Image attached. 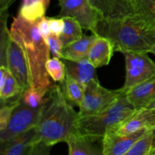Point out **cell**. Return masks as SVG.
Masks as SVG:
<instances>
[{"label":"cell","instance_id":"cell-13","mask_svg":"<svg viewBox=\"0 0 155 155\" xmlns=\"http://www.w3.org/2000/svg\"><path fill=\"white\" fill-rule=\"evenodd\" d=\"M129 102L137 109L151 106L155 101V76L126 92Z\"/></svg>","mask_w":155,"mask_h":155},{"label":"cell","instance_id":"cell-8","mask_svg":"<svg viewBox=\"0 0 155 155\" xmlns=\"http://www.w3.org/2000/svg\"><path fill=\"white\" fill-rule=\"evenodd\" d=\"M58 2L61 7L59 18H76L85 30L92 31L97 21L102 18L88 0H58Z\"/></svg>","mask_w":155,"mask_h":155},{"label":"cell","instance_id":"cell-2","mask_svg":"<svg viewBox=\"0 0 155 155\" xmlns=\"http://www.w3.org/2000/svg\"><path fill=\"white\" fill-rule=\"evenodd\" d=\"M78 119L79 113L67 100L60 85L54 84L45 96L35 142L41 141L51 146L66 142L77 132Z\"/></svg>","mask_w":155,"mask_h":155},{"label":"cell","instance_id":"cell-25","mask_svg":"<svg viewBox=\"0 0 155 155\" xmlns=\"http://www.w3.org/2000/svg\"><path fill=\"white\" fill-rule=\"evenodd\" d=\"M19 99L21 103L30 108L42 109L45 101V96L36 89L29 87L21 92Z\"/></svg>","mask_w":155,"mask_h":155},{"label":"cell","instance_id":"cell-27","mask_svg":"<svg viewBox=\"0 0 155 155\" xmlns=\"http://www.w3.org/2000/svg\"><path fill=\"white\" fill-rule=\"evenodd\" d=\"M19 102V98L12 101H1L0 109V131H2L8 125L12 114L17 104Z\"/></svg>","mask_w":155,"mask_h":155},{"label":"cell","instance_id":"cell-35","mask_svg":"<svg viewBox=\"0 0 155 155\" xmlns=\"http://www.w3.org/2000/svg\"><path fill=\"white\" fill-rule=\"evenodd\" d=\"M149 107H155V101L154 103H152V104H151V106H149Z\"/></svg>","mask_w":155,"mask_h":155},{"label":"cell","instance_id":"cell-12","mask_svg":"<svg viewBox=\"0 0 155 155\" xmlns=\"http://www.w3.org/2000/svg\"><path fill=\"white\" fill-rule=\"evenodd\" d=\"M104 18H120L134 15L131 0H88Z\"/></svg>","mask_w":155,"mask_h":155},{"label":"cell","instance_id":"cell-6","mask_svg":"<svg viewBox=\"0 0 155 155\" xmlns=\"http://www.w3.org/2000/svg\"><path fill=\"white\" fill-rule=\"evenodd\" d=\"M126 78L121 90L127 91L155 76V62L147 52H124Z\"/></svg>","mask_w":155,"mask_h":155},{"label":"cell","instance_id":"cell-3","mask_svg":"<svg viewBox=\"0 0 155 155\" xmlns=\"http://www.w3.org/2000/svg\"><path fill=\"white\" fill-rule=\"evenodd\" d=\"M109 39L116 51L151 52L155 45V30L136 15L120 18H101L92 31Z\"/></svg>","mask_w":155,"mask_h":155},{"label":"cell","instance_id":"cell-19","mask_svg":"<svg viewBox=\"0 0 155 155\" xmlns=\"http://www.w3.org/2000/svg\"><path fill=\"white\" fill-rule=\"evenodd\" d=\"M22 92L16 79L7 67L0 66V98L1 101L19 98Z\"/></svg>","mask_w":155,"mask_h":155},{"label":"cell","instance_id":"cell-1","mask_svg":"<svg viewBox=\"0 0 155 155\" xmlns=\"http://www.w3.org/2000/svg\"><path fill=\"white\" fill-rule=\"evenodd\" d=\"M10 36L24 51L30 87L45 96L54 85L46 71V63L51 58V53L46 41L38 30L36 21H27L18 14L11 25Z\"/></svg>","mask_w":155,"mask_h":155},{"label":"cell","instance_id":"cell-15","mask_svg":"<svg viewBox=\"0 0 155 155\" xmlns=\"http://www.w3.org/2000/svg\"><path fill=\"white\" fill-rule=\"evenodd\" d=\"M36 127L20 136L1 142L0 155H27L35 142Z\"/></svg>","mask_w":155,"mask_h":155},{"label":"cell","instance_id":"cell-36","mask_svg":"<svg viewBox=\"0 0 155 155\" xmlns=\"http://www.w3.org/2000/svg\"><path fill=\"white\" fill-rule=\"evenodd\" d=\"M153 155H155V151H154V154H153Z\"/></svg>","mask_w":155,"mask_h":155},{"label":"cell","instance_id":"cell-29","mask_svg":"<svg viewBox=\"0 0 155 155\" xmlns=\"http://www.w3.org/2000/svg\"><path fill=\"white\" fill-rule=\"evenodd\" d=\"M51 147L52 146L41 141L36 142L33 144L27 155H50Z\"/></svg>","mask_w":155,"mask_h":155},{"label":"cell","instance_id":"cell-17","mask_svg":"<svg viewBox=\"0 0 155 155\" xmlns=\"http://www.w3.org/2000/svg\"><path fill=\"white\" fill-rule=\"evenodd\" d=\"M114 51V47L109 39L97 36L89 49L87 58L95 68H101L110 63Z\"/></svg>","mask_w":155,"mask_h":155},{"label":"cell","instance_id":"cell-7","mask_svg":"<svg viewBox=\"0 0 155 155\" xmlns=\"http://www.w3.org/2000/svg\"><path fill=\"white\" fill-rule=\"evenodd\" d=\"M41 109H33L20 101L12 114L8 125L0 131V142H5L35 128L40 118Z\"/></svg>","mask_w":155,"mask_h":155},{"label":"cell","instance_id":"cell-28","mask_svg":"<svg viewBox=\"0 0 155 155\" xmlns=\"http://www.w3.org/2000/svg\"><path fill=\"white\" fill-rule=\"evenodd\" d=\"M45 39L48 44V47H49L50 53H51V56L62 59L64 47L61 42L60 37L51 33Z\"/></svg>","mask_w":155,"mask_h":155},{"label":"cell","instance_id":"cell-24","mask_svg":"<svg viewBox=\"0 0 155 155\" xmlns=\"http://www.w3.org/2000/svg\"><path fill=\"white\" fill-rule=\"evenodd\" d=\"M46 71L54 82L62 83L66 78V68L62 59L52 57L47 61Z\"/></svg>","mask_w":155,"mask_h":155},{"label":"cell","instance_id":"cell-10","mask_svg":"<svg viewBox=\"0 0 155 155\" xmlns=\"http://www.w3.org/2000/svg\"><path fill=\"white\" fill-rule=\"evenodd\" d=\"M151 132L143 130L129 135H119L109 131L101 139L103 155H124L143 136Z\"/></svg>","mask_w":155,"mask_h":155},{"label":"cell","instance_id":"cell-14","mask_svg":"<svg viewBox=\"0 0 155 155\" xmlns=\"http://www.w3.org/2000/svg\"><path fill=\"white\" fill-rule=\"evenodd\" d=\"M66 68V74L78 82L85 89L91 81L98 80L96 68L88 60V58L80 61H71L63 58Z\"/></svg>","mask_w":155,"mask_h":155},{"label":"cell","instance_id":"cell-34","mask_svg":"<svg viewBox=\"0 0 155 155\" xmlns=\"http://www.w3.org/2000/svg\"><path fill=\"white\" fill-rule=\"evenodd\" d=\"M150 53H152L153 54H154V55H155V45H154V47H153V48H152V49H151V52H150Z\"/></svg>","mask_w":155,"mask_h":155},{"label":"cell","instance_id":"cell-31","mask_svg":"<svg viewBox=\"0 0 155 155\" xmlns=\"http://www.w3.org/2000/svg\"><path fill=\"white\" fill-rule=\"evenodd\" d=\"M36 26H37L39 33L44 39L48 37L51 33V29H50L49 21H48V18H47V17L44 16L42 18L36 21Z\"/></svg>","mask_w":155,"mask_h":155},{"label":"cell","instance_id":"cell-11","mask_svg":"<svg viewBox=\"0 0 155 155\" xmlns=\"http://www.w3.org/2000/svg\"><path fill=\"white\" fill-rule=\"evenodd\" d=\"M154 129L155 107H147L135 110L111 131L119 135H129L143 130L153 131Z\"/></svg>","mask_w":155,"mask_h":155},{"label":"cell","instance_id":"cell-21","mask_svg":"<svg viewBox=\"0 0 155 155\" xmlns=\"http://www.w3.org/2000/svg\"><path fill=\"white\" fill-rule=\"evenodd\" d=\"M64 27L60 35V39L63 47L80 39L83 34V27L76 18L72 17H63Z\"/></svg>","mask_w":155,"mask_h":155},{"label":"cell","instance_id":"cell-18","mask_svg":"<svg viewBox=\"0 0 155 155\" xmlns=\"http://www.w3.org/2000/svg\"><path fill=\"white\" fill-rule=\"evenodd\" d=\"M97 38L96 35H83L80 39L64 47L63 58L71 61H80L86 59L92 43Z\"/></svg>","mask_w":155,"mask_h":155},{"label":"cell","instance_id":"cell-4","mask_svg":"<svg viewBox=\"0 0 155 155\" xmlns=\"http://www.w3.org/2000/svg\"><path fill=\"white\" fill-rule=\"evenodd\" d=\"M136 110L124 93L113 105L104 111L79 117L77 130L81 134L101 140L107 132L116 129Z\"/></svg>","mask_w":155,"mask_h":155},{"label":"cell","instance_id":"cell-30","mask_svg":"<svg viewBox=\"0 0 155 155\" xmlns=\"http://www.w3.org/2000/svg\"><path fill=\"white\" fill-rule=\"evenodd\" d=\"M50 29L52 34L60 36L64 27V23L62 18H48Z\"/></svg>","mask_w":155,"mask_h":155},{"label":"cell","instance_id":"cell-26","mask_svg":"<svg viewBox=\"0 0 155 155\" xmlns=\"http://www.w3.org/2000/svg\"><path fill=\"white\" fill-rule=\"evenodd\" d=\"M152 131L138 141L133 148L124 155H153Z\"/></svg>","mask_w":155,"mask_h":155},{"label":"cell","instance_id":"cell-33","mask_svg":"<svg viewBox=\"0 0 155 155\" xmlns=\"http://www.w3.org/2000/svg\"><path fill=\"white\" fill-rule=\"evenodd\" d=\"M152 138H153L152 148H153V151H155V129L152 131Z\"/></svg>","mask_w":155,"mask_h":155},{"label":"cell","instance_id":"cell-16","mask_svg":"<svg viewBox=\"0 0 155 155\" xmlns=\"http://www.w3.org/2000/svg\"><path fill=\"white\" fill-rule=\"evenodd\" d=\"M98 140L77 131L66 142L68 145V155H103L102 146L100 148L96 144Z\"/></svg>","mask_w":155,"mask_h":155},{"label":"cell","instance_id":"cell-22","mask_svg":"<svg viewBox=\"0 0 155 155\" xmlns=\"http://www.w3.org/2000/svg\"><path fill=\"white\" fill-rule=\"evenodd\" d=\"M134 15L155 30V0H131Z\"/></svg>","mask_w":155,"mask_h":155},{"label":"cell","instance_id":"cell-9","mask_svg":"<svg viewBox=\"0 0 155 155\" xmlns=\"http://www.w3.org/2000/svg\"><path fill=\"white\" fill-rule=\"evenodd\" d=\"M6 67L16 79L22 92L30 87L28 68L24 51L12 37L6 50Z\"/></svg>","mask_w":155,"mask_h":155},{"label":"cell","instance_id":"cell-5","mask_svg":"<svg viewBox=\"0 0 155 155\" xmlns=\"http://www.w3.org/2000/svg\"><path fill=\"white\" fill-rule=\"evenodd\" d=\"M124 92L121 89L109 90L98 80L91 81L84 89V95L79 110V117L98 114L113 105Z\"/></svg>","mask_w":155,"mask_h":155},{"label":"cell","instance_id":"cell-32","mask_svg":"<svg viewBox=\"0 0 155 155\" xmlns=\"http://www.w3.org/2000/svg\"><path fill=\"white\" fill-rule=\"evenodd\" d=\"M15 0H0V15L8 14V8Z\"/></svg>","mask_w":155,"mask_h":155},{"label":"cell","instance_id":"cell-20","mask_svg":"<svg viewBox=\"0 0 155 155\" xmlns=\"http://www.w3.org/2000/svg\"><path fill=\"white\" fill-rule=\"evenodd\" d=\"M50 0H23L19 15L27 21L36 22L45 16Z\"/></svg>","mask_w":155,"mask_h":155},{"label":"cell","instance_id":"cell-23","mask_svg":"<svg viewBox=\"0 0 155 155\" xmlns=\"http://www.w3.org/2000/svg\"><path fill=\"white\" fill-rule=\"evenodd\" d=\"M60 86L67 100L72 105L80 107L84 95V88L67 74L65 80Z\"/></svg>","mask_w":155,"mask_h":155}]
</instances>
